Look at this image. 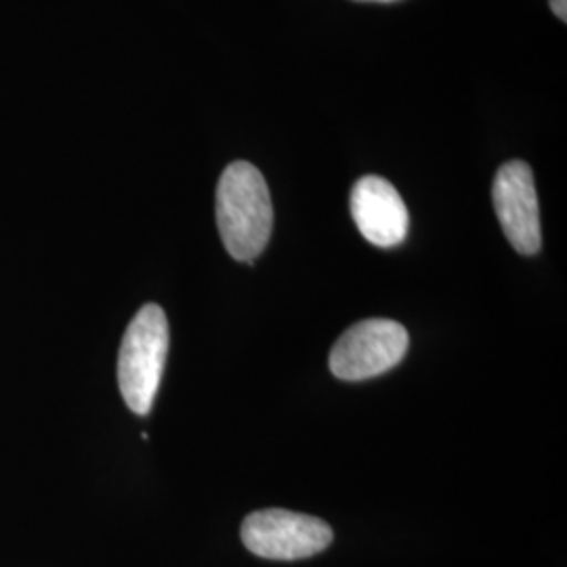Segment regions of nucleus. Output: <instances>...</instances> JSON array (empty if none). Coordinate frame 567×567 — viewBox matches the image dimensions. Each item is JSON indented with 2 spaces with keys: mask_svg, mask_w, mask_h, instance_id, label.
Segmentation results:
<instances>
[{
  "mask_svg": "<svg viewBox=\"0 0 567 567\" xmlns=\"http://www.w3.org/2000/svg\"><path fill=\"white\" fill-rule=\"evenodd\" d=\"M217 227L227 252L243 264H252L271 238L274 204L257 166L231 163L217 185Z\"/></svg>",
  "mask_w": 567,
  "mask_h": 567,
  "instance_id": "nucleus-1",
  "label": "nucleus"
},
{
  "mask_svg": "<svg viewBox=\"0 0 567 567\" xmlns=\"http://www.w3.org/2000/svg\"><path fill=\"white\" fill-rule=\"evenodd\" d=\"M168 355V322L163 307L143 305L122 337L118 353V386L135 414L154 405Z\"/></svg>",
  "mask_w": 567,
  "mask_h": 567,
  "instance_id": "nucleus-2",
  "label": "nucleus"
},
{
  "mask_svg": "<svg viewBox=\"0 0 567 567\" xmlns=\"http://www.w3.org/2000/svg\"><path fill=\"white\" fill-rule=\"evenodd\" d=\"M243 543L257 557L297 561L330 547L332 529L311 515L286 508H265L244 519Z\"/></svg>",
  "mask_w": 567,
  "mask_h": 567,
  "instance_id": "nucleus-3",
  "label": "nucleus"
},
{
  "mask_svg": "<svg viewBox=\"0 0 567 567\" xmlns=\"http://www.w3.org/2000/svg\"><path fill=\"white\" fill-rule=\"evenodd\" d=\"M408 330L400 322L372 318L347 328L330 351V370L341 381L381 377L404 360Z\"/></svg>",
  "mask_w": 567,
  "mask_h": 567,
  "instance_id": "nucleus-4",
  "label": "nucleus"
},
{
  "mask_svg": "<svg viewBox=\"0 0 567 567\" xmlns=\"http://www.w3.org/2000/svg\"><path fill=\"white\" fill-rule=\"evenodd\" d=\"M492 200L511 246L519 255H536L543 246L540 208L529 164L511 161L494 177Z\"/></svg>",
  "mask_w": 567,
  "mask_h": 567,
  "instance_id": "nucleus-5",
  "label": "nucleus"
},
{
  "mask_svg": "<svg viewBox=\"0 0 567 567\" xmlns=\"http://www.w3.org/2000/svg\"><path fill=\"white\" fill-rule=\"evenodd\" d=\"M351 215L360 234L379 248L400 246L410 229V215L400 192L377 175H365L353 185Z\"/></svg>",
  "mask_w": 567,
  "mask_h": 567,
  "instance_id": "nucleus-6",
  "label": "nucleus"
},
{
  "mask_svg": "<svg viewBox=\"0 0 567 567\" xmlns=\"http://www.w3.org/2000/svg\"><path fill=\"white\" fill-rule=\"evenodd\" d=\"M553 13L561 21H567V0H548Z\"/></svg>",
  "mask_w": 567,
  "mask_h": 567,
  "instance_id": "nucleus-7",
  "label": "nucleus"
},
{
  "mask_svg": "<svg viewBox=\"0 0 567 567\" xmlns=\"http://www.w3.org/2000/svg\"><path fill=\"white\" fill-rule=\"evenodd\" d=\"M362 2H395V0H362Z\"/></svg>",
  "mask_w": 567,
  "mask_h": 567,
  "instance_id": "nucleus-8",
  "label": "nucleus"
}]
</instances>
